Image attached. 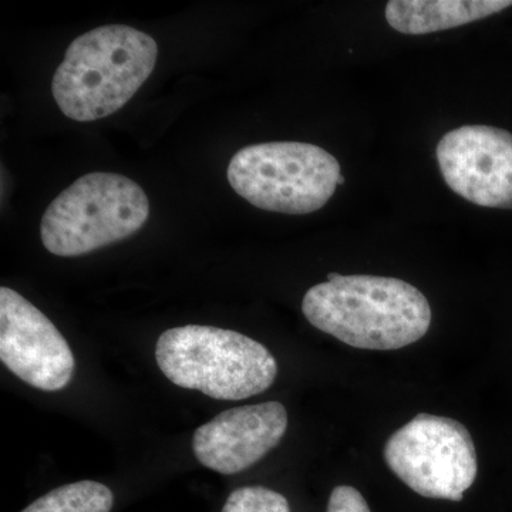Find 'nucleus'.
<instances>
[{"mask_svg": "<svg viewBox=\"0 0 512 512\" xmlns=\"http://www.w3.org/2000/svg\"><path fill=\"white\" fill-rule=\"evenodd\" d=\"M316 329L357 349L397 350L419 342L430 329L426 296L397 278L343 276L313 286L302 302Z\"/></svg>", "mask_w": 512, "mask_h": 512, "instance_id": "1", "label": "nucleus"}, {"mask_svg": "<svg viewBox=\"0 0 512 512\" xmlns=\"http://www.w3.org/2000/svg\"><path fill=\"white\" fill-rule=\"evenodd\" d=\"M153 37L128 26L111 25L77 37L52 80L64 116L74 121L104 119L126 106L156 67Z\"/></svg>", "mask_w": 512, "mask_h": 512, "instance_id": "2", "label": "nucleus"}, {"mask_svg": "<svg viewBox=\"0 0 512 512\" xmlns=\"http://www.w3.org/2000/svg\"><path fill=\"white\" fill-rule=\"evenodd\" d=\"M156 360L163 375L184 389L217 400H244L265 392L278 375L275 357L256 340L214 326L165 330Z\"/></svg>", "mask_w": 512, "mask_h": 512, "instance_id": "3", "label": "nucleus"}, {"mask_svg": "<svg viewBox=\"0 0 512 512\" xmlns=\"http://www.w3.org/2000/svg\"><path fill=\"white\" fill-rule=\"evenodd\" d=\"M150 201L124 175H83L60 192L40 222V237L50 254L80 256L123 241L144 227Z\"/></svg>", "mask_w": 512, "mask_h": 512, "instance_id": "4", "label": "nucleus"}, {"mask_svg": "<svg viewBox=\"0 0 512 512\" xmlns=\"http://www.w3.org/2000/svg\"><path fill=\"white\" fill-rule=\"evenodd\" d=\"M340 164L322 147L296 141L252 144L228 165V181L256 208L305 215L328 204L338 188Z\"/></svg>", "mask_w": 512, "mask_h": 512, "instance_id": "5", "label": "nucleus"}, {"mask_svg": "<svg viewBox=\"0 0 512 512\" xmlns=\"http://www.w3.org/2000/svg\"><path fill=\"white\" fill-rule=\"evenodd\" d=\"M387 466L414 493L461 501L477 478L476 446L466 426L433 414H417L384 447Z\"/></svg>", "mask_w": 512, "mask_h": 512, "instance_id": "6", "label": "nucleus"}, {"mask_svg": "<svg viewBox=\"0 0 512 512\" xmlns=\"http://www.w3.org/2000/svg\"><path fill=\"white\" fill-rule=\"evenodd\" d=\"M0 360L23 382L59 392L74 376L69 343L45 313L13 289L0 288Z\"/></svg>", "mask_w": 512, "mask_h": 512, "instance_id": "7", "label": "nucleus"}, {"mask_svg": "<svg viewBox=\"0 0 512 512\" xmlns=\"http://www.w3.org/2000/svg\"><path fill=\"white\" fill-rule=\"evenodd\" d=\"M437 161L451 191L478 207L512 210V134L463 126L437 144Z\"/></svg>", "mask_w": 512, "mask_h": 512, "instance_id": "8", "label": "nucleus"}, {"mask_svg": "<svg viewBox=\"0 0 512 512\" xmlns=\"http://www.w3.org/2000/svg\"><path fill=\"white\" fill-rule=\"evenodd\" d=\"M288 429L284 404L268 402L225 410L192 439V450L202 466L231 476L254 466L281 443Z\"/></svg>", "mask_w": 512, "mask_h": 512, "instance_id": "9", "label": "nucleus"}, {"mask_svg": "<svg viewBox=\"0 0 512 512\" xmlns=\"http://www.w3.org/2000/svg\"><path fill=\"white\" fill-rule=\"evenodd\" d=\"M510 6L512 0H390L384 16L396 32L417 36L468 25Z\"/></svg>", "mask_w": 512, "mask_h": 512, "instance_id": "10", "label": "nucleus"}, {"mask_svg": "<svg viewBox=\"0 0 512 512\" xmlns=\"http://www.w3.org/2000/svg\"><path fill=\"white\" fill-rule=\"evenodd\" d=\"M113 504L109 487L96 481H79L37 498L22 512H110Z\"/></svg>", "mask_w": 512, "mask_h": 512, "instance_id": "11", "label": "nucleus"}, {"mask_svg": "<svg viewBox=\"0 0 512 512\" xmlns=\"http://www.w3.org/2000/svg\"><path fill=\"white\" fill-rule=\"evenodd\" d=\"M222 512H291L284 495L265 487H242L229 495Z\"/></svg>", "mask_w": 512, "mask_h": 512, "instance_id": "12", "label": "nucleus"}, {"mask_svg": "<svg viewBox=\"0 0 512 512\" xmlns=\"http://www.w3.org/2000/svg\"><path fill=\"white\" fill-rule=\"evenodd\" d=\"M328 512H370V508L356 488L339 485L330 494Z\"/></svg>", "mask_w": 512, "mask_h": 512, "instance_id": "13", "label": "nucleus"}, {"mask_svg": "<svg viewBox=\"0 0 512 512\" xmlns=\"http://www.w3.org/2000/svg\"><path fill=\"white\" fill-rule=\"evenodd\" d=\"M345 181H346L345 175L340 174V175H339V178H338V185H343V184H345Z\"/></svg>", "mask_w": 512, "mask_h": 512, "instance_id": "14", "label": "nucleus"}]
</instances>
